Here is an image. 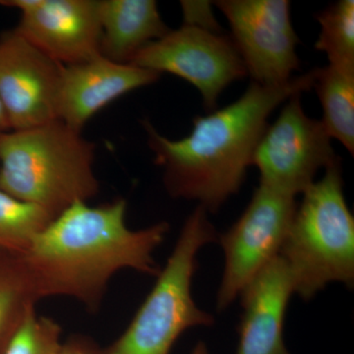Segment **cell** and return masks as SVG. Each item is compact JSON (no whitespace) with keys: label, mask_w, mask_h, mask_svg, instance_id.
<instances>
[{"label":"cell","mask_w":354,"mask_h":354,"mask_svg":"<svg viewBox=\"0 0 354 354\" xmlns=\"http://www.w3.org/2000/svg\"><path fill=\"white\" fill-rule=\"evenodd\" d=\"M127 203L99 207L76 202L58 214L20 257L37 298H73L88 309L101 304L116 272L131 269L157 276L153 253L169 230L165 221L133 230L125 221Z\"/></svg>","instance_id":"obj_1"},{"label":"cell","mask_w":354,"mask_h":354,"mask_svg":"<svg viewBox=\"0 0 354 354\" xmlns=\"http://www.w3.org/2000/svg\"><path fill=\"white\" fill-rule=\"evenodd\" d=\"M316 68L279 85L251 82L239 99L198 115L188 136L167 138L149 120L142 122L153 162L162 169L169 196L199 203L216 213L237 194L271 114L293 95L313 88Z\"/></svg>","instance_id":"obj_2"},{"label":"cell","mask_w":354,"mask_h":354,"mask_svg":"<svg viewBox=\"0 0 354 354\" xmlns=\"http://www.w3.org/2000/svg\"><path fill=\"white\" fill-rule=\"evenodd\" d=\"M95 145L59 120L0 132V189L57 216L97 196Z\"/></svg>","instance_id":"obj_3"},{"label":"cell","mask_w":354,"mask_h":354,"mask_svg":"<svg viewBox=\"0 0 354 354\" xmlns=\"http://www.w3.org/2000/svg\"><path fill=\"white\" fill-rule=\"evenodd\" d=\"M279 255L305 301L330 283L354 285V218L344 193L342 162L304 193Z\"/></svg>","instance_id":"obj_4"},{"label":"cell","mask_w":354,"mask_h":354,"mask_svg":"<svg viewBox=\"0 0 354 354\" xmlns=\"http://www.w3.org/2000/svg\"><path fill=\"white\" fill-rule=\"evenodd\" d=\"M201 206L184 223L167 264L125 332L101 354H171L186 330L209 327L215 319L197 306L192 297L197 255L218 241V234Z\"/></svg>","instance_id":"obj_5"},{"label":"cell","mask_w":354,"mask_h":354,"mask_svg":"<svg viewBox=\"0 0 354 354\" xmlns=\"http://www.w3.org/2000/svg\"><path fill=\"white\" fill-rule=\"evenodd\" d=\"M339 160L322 121L305 113L301 94H297L268 125L251 165L259 169L261 185L297 198L315 183L320 169Z\"/></svg>","instance_id":"obj_6"},{"label":"cell","mask_w":354,"mask_h":354,"mask_svg":"<svg viewBox=\"0 0 354 354\" xmlns=\"http://www.w3.org/2000/svg\"><path fill=\"white\" fill-rule=\"evenodd\" d=\"M298 203L297 198L258 186L248 206L225 234L218 235L225 257L216 293V308L223 311L279 254Z\"/></svg>","instance_id":"obj_7"},{"label":"cell","mask_w":354,"mask_h":354,"mask_svg":"<svg viewBox=\"0 0 354 354\" xmlns=\"http://www.w3.org/2000/svg\"><path fill=\"white\" fill-rule=\"evenodd\" d=\"M130 64L157 73H169L199 91L208 113L216 111L221 93L247 76L230 37L183 25L149 44Z\"/></svg>","instance_id":"obj_8"},{"label":"cell","mask_w":354,"mask_h":354,"mask_svg":"<svg viewBox=\"0 0 354 354\" xmlns=\"http://www.w3.org/2000/svg\"><path fill=\"white\" fill-rule=\"evenodd\" d=\"M232 39L252 82L272 86L288 82L299 70L298 37L288 0H218Z\"/></svg>","instance_id":"obj_9"},{"label":"cell","mask_w":354,"mask_h":354,"mask_svg":"<svg viewBox=\"0 0 354 354\" xmlns=\"http://www.w3.org/2000/svg\"><path fill=\"white\" fill-rule=\"evenodd\" d=\"M21 12L14 31L57 64L101 57L100 0H1Z\"/></svg>","instance_id":"obj_10"},{"label":"cell","mask_w":354,"mask_h":354,"mask_svg":"<svg viewBox=\"0 0 354 354\" xmlns=\"http://www.w3.org/2000/svg\"><path fill=\"white\" fill-rule=\"evenodd\" d=\"M62 67L14 30L0 36V102L9 130L57 120Z\"/></svg>","instance_id":"obj_11"},{"label":"cell","mask_w":354,"mask_h":354,"mask_svg":"<svg viewBox=\"0 0 354 354\" xmlns=\"http://www.w3.org/2000/svg\"><path fill=\"white\" fill-rule=\"evenodd\" d=\"M160 74L97 57L62 67L57 102V120L82 132L88 120L122 95L157 82Z\"/></svg>","instance_id":"obj_12"},{"label":"cell","mask_w":354,"mask_h":354,"mask_svg":"<svg viewBox=\"0 0 354 354\" xmlns=\"http://www.w3.org/2000/svg\"><path fill=\"white\" fill-rule=\"evenodd\" d=\"M293 293L290 270L278 255L239 295L243 312L236 354H291L283 339V324Z\"/></svg>","instance_id":"obj_13"},{"label":"cell","mask_w":354,"mask_h":354,"mask_svg":"<svg viewBox=\"0 0 354 354\" xmlns=\"http://www.w3.org/2000/svg\"><path fill=\"white\" fill-rule=\"evenodd\" d=\"M100 18L101 57L120 64L171 30L153 0H100Z\"/></svg>","instance_id":"obj_14"},{"label":"cell","mask_w":354,"mask_h":354,"mask_svg":"<svg viewBox=\"0 0 354 354\" xmlns=\"http://www.w3.org/2000/svg\"><path fill=\"white\" fill-rule=\"evenodd\" d=\"M323 109L324 127L354 155V70L328 64L316 68L313 88Z\"/></svg>","instance_id":"obj_15"},{"label":"cell","mask_w":354,"mask_h":354,"mask_svg":"<svg viewBox=\"0 0 354 354\" xmlns=\"http://www.w3.org/2000/svg\"><path fill=\"white\" fill-rule=\"evenodd\" d=\"M38 300L20 256L0 251V354Z\"/></svg>","instance_id":"obj_16"},{"label":"cell","mask_w":354,"mask_h":354,"mask_svg":"<svg viewBox=\"0 0 354 354\" xmlns=\"http://www.w3.org/2000/svg\"><path fill=\"white\" fill-rule=\"evenodd\" d=\"M55 218L46 209L0 189V251L21 255Z\"/></svg>","instance_id":"obj_17"},{"label":"cell","mask_w":354,"mask_h":354,"mask_svg":"<svg viewBox=\"0 0 354 354\" xmlns=\"http://www.w3.org/2000/svg\"><path fill=\"white\" fill-rule=\"evenodd\" d=\"M320 32L315 48L329 64L354 70V1L339 0L317 14Z\"/></svg>","instance_id":"obj_18"},{"label":"cell","mask_w":354,"mask_h":354,"mask_svg":"<svg viewBox=\"0 0 354 354\" xmlns=\"http://www.w3.org/2000/svg\"><path fill=\"white\" fill-rule=\"evenodd\" d=\"M62 346L59 324L38 315L35 305L28 310L1 354H60Z\"/></svg>","instance_id":"obj_19"},{"label":"cell","mask_w":354,"mask_h":354,"mask_svg":"<svg viewBox=\"0 0 354 354\" xmlns=\"http://www.w3.org/2000/svg\"><path fill=\"white\" fill-rule=\"evenodd\" d=\"M183 25L192 26L206 31L221 32V28L214 15L213 2L181 1Z\"/></svg>","instance_id":"obj_20"},{"label":"cell","mask_w":354,"mask_h":354,"mask_svg":"<svg viewBox=\"0 0 354 354\" xmlns=\"http://www.w3.org/2000/svg\"><path fill=\"white\" fill-rule=\"evenodd\" d=\"M60 354H101L97 353L94 346L80 337H74L64 342Z\"/></svg>","instance_id":"obj_21"},{"label":"cell","mask_w":354,"mask_h":354,"mask_svg":"<svg viewBox=\"0 0 354 354\" xmlns=\"http://www.w3.org/2000/svg\"><path fill=\"white\" fill-rule=\"evenodd\" d=\"M191 354H209L208 346L204 342H198Z\"/></svg>","instance_id":"obj_22"},{"label":"cell","mask_w":354,"mask_h":354,"mask_svg":"<svg viewBox=\"0 0 354 354\" xmlns=\"http://www.w3.org/2000/svg\"><path fill=\"white\" fill-rule=\"evenodd\" d=\"M9 130L8 122H7L6 113H4L3 106L0 102V132Z\"/></svg>","instance_id":"obj_23"}]
</instances>
